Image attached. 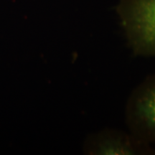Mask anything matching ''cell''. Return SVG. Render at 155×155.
Here are the masks:
<instances>
[{"mask_svg": "<svg viewBox=\"0 0 155 155\" xmlns=\"http://www.w3.org/2000/svg\"><path fill=\"white\" fill-rule=\"evenodd\" d=\"M129 19L139 42L155 53V0H131Z\"/></svg>", "mask_w": 155, "mask_h": 155, "instance_id": "1", "label": "cell"}, {"mask_svg": "<svg viewBox=\"0 0 155 155\" xmlns=\"http://www.w3.org/2000/svg\"><path fill=\"white\" fill-rule=\"evenodd\" d=\"M139 111L147 127L155 130V85L149 89L143 97Z\"/></svg>", "mask_w": 155, "mask_h": 155, "instance_id": "2", "label": "cell"}]
</instances>
